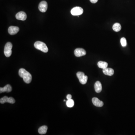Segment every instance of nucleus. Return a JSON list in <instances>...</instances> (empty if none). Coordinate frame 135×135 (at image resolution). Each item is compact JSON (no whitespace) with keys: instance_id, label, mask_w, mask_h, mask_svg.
I'll use <instances>...</instances> for the list:
<instances>
[{"instance_id":"f257e3e1","label":"nucleus","mask_w":135,"mask_h":135,"mask_svg":"<svg viewBox=\"0 0 135 135\" xmlns=\"http://www.w3.org/2000/svg\"><path fill=\"white\" fill-rule=\"evenodd\" d=\"M18 74L19 76L23 79L24 82L26 83L29 84L32 81V75L25 69H20L18 72Z\"/></svg>"},{"instance_id":"f03ea898","label":"nucleus","mask_w":135,"mask_h":135,"mask_svg":"<svg viewBox=\"0 0 135 135\" xmlns=\"http://www.w3.org/2000/svg\"><path fill=\"white\" fill-rule=\"evenodd\" d=\"M34 47L36 49L41 51L44 53H47L49 50L46 44L41 41H37L34 44Z\"/></svg>"},{"instance_id":"7ed1b4c3","label":"nucleus","mask_w":135,"mask_h":135,"mask_svg":"<svg viewBox=\"0 0 135 135\" xmlns=\"http://www.w3.org/2000/svg\"><path fill=\"white\" fill-rule=\"evenodd\" d=\"M77 76L79 79L80 82L83 85H85L87 82L88 77L86 75H85L83 72H78L77 73Z\"/></svg>"},{"instance_id":"20e7f679","label":"nucleus","mask_w":135,"mask_h":135,"mask_svg":"<svg viewBox=\"0 0 135 135\" xmlns=\"http://www.w3.org/2000/svg\"><path fill=\"white\" fill-rule=\"evenodd\" d=\"M12 45L11 43L8 42L5 45V46L4 53L6 57H9L12 54Z\"/></svg>"},{"instance_id":"39448f33","label":"nucleus","mask_w":135,"mask_h":135,"mask_svg":"<svg viewBox=\"0 0 135 135\" xmlns=\"http://www.w3.org/2000/svg\"><path fill=\"white\" fill-rule=\"evenodd\" d=\"M83 12V10L80 7L77 6L73 8L71 11V14L74 16H79Z\"/></svg>"},{"instance_id":"423d86ee","label":"nucleus","mask_w":135,"mask_h":135,"mask_svg":"<svg viewBox=\"0 0 135 135\" xmlns=\"http://www.w3.org/2000/svg\"><path fill=\"white\" fill-rule=\"evenodd\" d=\"M48 5L45 1H43L40 3L38 6L39 10L42 12H45L47 10Z\"/></svg>"},{"instance_id":"0eeeda50","label":"nucleus","mask_w":135,"mask_h":135,"mask_svg":"<svg viewBox=\"0 0 135 135\" xmlns=\"http://www.w3.org/2000/svg\"><path fill=\"white\" fill-rule=\"evenodd\" d=\"M86 54V51L84 49L81 48L76 49L74 51L75 55L77 57L85 56Z\"/></svg>"},{"instance_id":"6e6552de","label":"nucleus","mask_w":135,"mask_h":135,"mask_svg":"<svg viewBox=\"0 0 135 135\" xmlns=\"http://www.w3.org/2000/svg\"><path fill=\"white\" fill-rule=\"evenodd\" d=\"M16 17L17 20H25L27 18L26 14L23 11H21L17 13L16 15Z\"/></svg>"},{"instance_id":"1a4fd4ad","label":"nucleus","mask_w":135,"mask_h":135,"mask_svg":"<svg viewBox=\"0 0 135 135\" xmlns=\"http://www.w3.org/2000/svg\"><path fill=\"white\" fill-rule=\"evenodd\" d=\"M19 27L14 26H11L8 29V33L11 35H14L16 34L19 31Z\"/></svg>"},{"instance_id":"9d476101","label":"nucleus","mask_w":135,"mask_h":135,"mask_svg":"<svg viewBox=\"0 0 135 135\" xmlns=\"http://www.w3.org/2000/svg\"><path fill=\"white\" fill-rule=\"evenodd\" d=\"M92 102L95 106L98 107H102L104 105V103L100 101L97 98L94 97L92 99Z\"/></svg>"},{"instance_id":"9b49d317","label":"nucleus","mask_w":135,"mask_h":135,"mask_svg":"<svg viewBox=\"0 0 135 135\" xmlns=\"http://www.w3.org/2000/svg\"><path fill=\"white\" fill-rule=\"evenodd\" d=\"M103 73L105 75L111 76L114 74V71L113 69L111 68H106L103 69Z\"/></svg>"},{"instance_id":"f8f14e48","label":"nucleus","mask_w":135,"mask_h":135,"mask_svg":"<svg viewBox=\"0 0 135 135\" xmlns=\"http://www.w3.org/2000/svg\"><path fill=\"white\" fill-rule=\"evenodd\" d=\"M12 88L10 85H7L5 86L4 87L0 88V93H2L3 92H10L12 91Z\"/></svg>"},{"instance_id":"ddd939ff","label":"nucleus","mask_w":135,"mask_h":135,"mask_svg":"<svg viewBox=\"0 0 135 135\" xmlns=\"http://www.w3.org/2000/svg\"><path fill=\"white\" fill-rule=\"evenodd\" d=\"M94 87H95V91L96 92L98 93H100L102 91V85L100 81H97L95 83Z\"/></svg>"},{"instance_id":"4468645a","label":"nucleus","mask_w":135,"mask_h":135,"mask_svg":"<svg viewBox=\"0 0 135 135\" xmlns=\"http://www.w3.org/2000/svg\"><path fill=\"white\" fill-rule=\"evenodd\" d=\"M48 127L47 126H43L39 128L38 133L39 134H45L46 133Z\"/></svg>"},{"instance_id":"2eb2a0df","label":"nucleus","mask_w":135,"mask_h":135,"mask_svg":"<svg viewBox=\"0 0 135 135\" xmlns=\"http://www.w3.org/2000/svg\"><path fill=\"white\" fill-rule=\"evenodd\" d=\"M98 66L99 68L104 69L107 67L108 63L106 62L100 61L98 63Z\"/></svg>"},{"instance_id":"dca6fc26","label":"nucleus","mask_w":135,"mask_h":135,"mask_svg":"<svg viewBox=\"0 0 135 135\" xmlns=\"http://www.w3.org/2000/svg\"><path fill=\"white\" fill-rule=\"evenodd\" d=\"M113 29L114 31L116 32H118L121 29V24L119 23H115L113 26Z\"/></svg>"},{"instance_id":"f3484780","label":"nucleus","mask_w":135,"mask_h":135,"mask_svg":"<svg viewBox=\"0 0 135 135\" xmlns=\"http://www.w3.org/2000/svg\"><path fill=\"white\" fill-rule=\"evenodd\" d=\"M66 104H67V105L68 107L69 108H71V107H73L74 106V102L73 99H71L68 100L67 101Z\"/></svg>"},{"instance_id":"a211bd4d","label":"nucleus","mask_w":135,"mask_h":135,"mask_svg":"<svg viewBox=\"0 0 135 135\" xmlns=\"http://www.w3.org/2000/svg\"><path fill=\"white\" fill-rule=\"evenodd\" d=\"M121 43L122 47H125L127 45V40L125 38H124V37L122 38L121 39Z\"/></svg>"},{"instance_id":"6ab92c4d","label":"nucleus","mask_w":135,"mask_h":135,"mask_svg":"<svg viewBox=\"0 0 135 135\" xmlns=\"http://www.w3.org/2000/svg\"><path fill=\"white\" fill-rule=\"evenodd\" d=\"M8 98L6 96H5L4 97L0 99V103L3 104L5 103H7V101H8Z\"/></svg>"},{"instance_id":"aec40b11","label":"nucleus","mask_w":135,"mask_h":135,"mask_svg":"<svg viewBox=\"0 0 135 135\" xmlns=\"http://www.w3.org/2000/svg\"><path fill=\"white\" fill-rule=\"evenodd\" d=\"M16 102L14 99L12 97L8 98V101H7V103H10L11 104H14Z\"/></svg>"},{"instance_id":"412c9836","label":"nucleus","mask_w":135,"mask_h":135,"mask_svg":"<svg viewBox=\"0 0 135 135\" xmlns=\"http://www.w3.org/2000/svg\"><path fill=\"white\" fill-rule=\"evenodd\" d=\"M71 98H72V96H71V95H70V94H68V95H67V98L68 100L71 99Z\"/></svg>"},{"instance_id":"4be33fe9","label":"nucleus","mask_w":135,"mask_h":135,"mask_svg":"<svg viewBox=\"0 0 135 135\" xmlns=\"http://www.w3.org/2000/svg\"><path fill=\"white\" fill-rule=\"evenodd\" d=\"M91 2L93 4H95L98 1V0H90Z\"/></svg>"},{"instance_id":"5701e85b","label":"nucleus","mask_w":135,"mask_h":135,"mask_svg":"<svg viewBox=\"0 0 135 135\" xmlns=\"http://www.w3.org/2000/svg\"><path fill=\"white\" fill-rule=\"evenodd\" d=\"M66 101V100H64V101Z\"/></svg>"}]
</instances>
